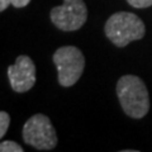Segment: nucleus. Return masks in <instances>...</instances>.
I'll list each match as a JSON object with an SVG mask.
<instances>
[{"instance_id": "nucleus-11", "label": "nucleus", "mask_w": 152, "mask_h": 152, "mask_svg": "<svg viewBox=\"0 0 152 152\" xmlns=\"http://www.w3.org/2000/svg\"><path fill=\"white\" fill-rule=\"evenodd\" d=\"M9 5H12V0H0V12H4Z\"/></svg>"}, {"instance_id": "nucleus-2", "label": "nucleus", "mask_w": 152, "mask_h": 152, "mask_svg": "<svg viewBox=\"0 0 152 152\" xmlns=\"http://www.w3.org/2000/svg\"><path fill=\"white\" fill-rule=\"evenodd\" d=\"M105 36L117 47H126L132 41L145 37L146 27L140 17L129 12H118L109 17L104 26Z\"/></svg>"}, {"instance_id": "nucleus-4", "label": "nucleus", "mask_w": 152, "mask_h": 152, "mask_svg": "<svg viewBox=\"0 0 152 152\" xmlns=\"http://www.w3.org/2000/svg\"><path fill=\"white\" fill-rule=\"evenodd\" d=\"M23 140L27 145L39 151L53 150L57 145L56 129L48 117L34 114L23 126Z\"/></svg>"}, {"instance_id": "nucleus-1", "label": "nucleus", "mask_w": 152, "mask_h": 152, "mask_svg": "<svg viewBox=\"0 0 152 152\" xmlns=\"http://www.w3.org/2000/svg\"><path fill=\"white\" fill-rule=\"evenodd\" d=\"M117 96L128 117L141 119L150 110V96L145 83L134 75H124L117 83Z\"/></svg>"}, {"instance_id": "nucleus-10", "label": "nucleus", "mask_w": 152, "mask_h": 152, "mask_svg": "<svg viewBox=\"0 0 152 152\" xmlns=\"http://www.w3.org/2000/svg\"><path fill=\"white\" fill-rule=\"evenodd\" d=\"M31 0H12V5L15 8H24L29 4Z\"/></svg>"}, {"instance_id": "nucleus-8", "label": "nucleus", "mask_w": 152, "mask_h": 152, "mask_svg": "<svg viewBox=\"0 0 152 152\" xmlns=\"http://www.w3.org/2000/svg\"><path fill=\"white\" fill-rule=\"evenodd\" d=\"M9 124H10V115L7 112L1 110L0 112V137L5 136Z\"/></svg>"}, {"instance_id": "nucleus-7", "label": "nucleus", "mask_w": 152, "mask_h": 152, "mask_svg": "<svg viewBox=\"0 0 152 152\" xmlns=\"http://www.w3.org/2000/svg\"><path fill=\"white\" fill-rule=\"evenodd\" d=\"M1 152H23V147L14 141H3L0 145Z\"/></svg>"}, {"instance_id": "nucleus-5", "label": "nucleus", "mask_w": 152, "mask_h": 152, "mask_svg": "<svg viewBox=\"0 0 152 152\" xmlns=\"http://www.w3.org/2000/svg\"><path fill=\"white\" fill-rule=\"evenodd\" d=\"M52 23L64 32L80 29L88 19V8L84 0H64L62 5L51 10Z\"/></svg>"}, {"instance_id": "nucleus-9", "label": "nucleus", "mask_w": 152, "mask_h": 152, "mask_svg": "<svg viewBox=\"0 0 152 152\" xmlns=\"http://www.w3.org/2000/svg\"><path fill=\"white\" fill-rule=\"evenodd\" d=\"M127 1L131 7L137 8V9H143V8L152 7V0H127Z\"/></svg>"}, {"instance_id": "nucleus-6", "label": "nucleus", "mask_w": 152, "mask_h": 152, "mask_svg": "<svg viewBox=\"0 0 152 152\" xmlns=\"http://www.w3.org/2000/svg\"><path fill=\"white\" fill-rule=\"evenodd\" d=\"M10 86L17 93H26L36 84V65L26 55L18 56L15 64L8 67Z\"/></svg>"}, {"instance_id": "nucleus-3", "label": "nucleus", "mask_w": 152, "mask_h": 152, "mask_svg": "<svg viewBox=\"0 0 152 152\" xmlns=\"http://www.w3.org/2000/svg\"><path fill=\"white\" fill-rule=\"evenodd\" d=\"M52 58L57 67L58 83L61 86L70 88L79 81L85 69V57L77 47H60L56 50Z\"/></svg>"}]
</instances>
